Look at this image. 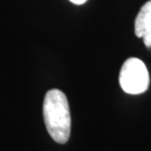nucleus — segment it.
Returning <instances> with one entry per match:
<instances>
[{"instance_id":"obj_1","label":"nucleus","mask_w":151,"mask_h":151,"mask_svg":"<svg viewBox=\"0 0 151 151\" xmlns=\"http://www.w3.org/2000/svg\"><path fill=\"white\" fill-rule=\"evenodd\" d=\"M44 121L47 132L53 140L66 143L70 135V112L67 97L60 90L46 93L43 104Z\"/></svg>"},{"instance_id":"obj_4","label":"nucleus","mask_w":151,"mask_h":151,"mask_svg":"<svg viewBox=\"0 0 151 151\" xmlns=\"http://www.w3.org/2000/svg\"><path fill=\"white\" fill-rule=\"evenodd\" d=\"M70 2H73V4H75V5H82V4H84V2H86L87 0H70Z\"/></svg>"},{"instance_id":"obj_3","label":"nucleus","mask_w":151,"mask_h":151,"mask_svg":"<svg viewBox=\"0 0 151 151\" xmlns=\"http://www.w3.org/2000/svg\"><path fill=\"white\" fill-rule=\"evenodd\" d=\"M137 37L143 39L146 47L151 48V0L142 6L134 22Z\"/></svg>"},{"instance_id":"obj_2","label":"nucleus","mask_w":151,"mask_h":151,"mask_svg":"<svg viewBox=\"0 0 151 151\" xmlns=\"http://www.w3.org/2000/svg\"><path fill=\"white\" fill-rule=\"evenodd\" d=\"M120 86L128 94L145 93L150 84V76L146 64L139 58L131 57L125 60L119 75Z\"/></svg>"}]
</instances>
